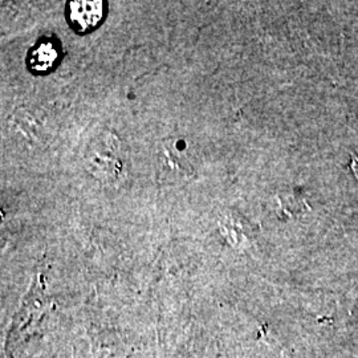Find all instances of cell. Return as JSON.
<instances>
[{
	"instance_id": "7a4b0ae2",
	"label": "cell",
	"mask_w": 358,
	"mask_h": 358,
	"mask_svg": "<svg viewBox=\"0 0 358 358\" xmlns=\"http://www.w3.org/2000/svg\"><path fill=\"white\" fill-rule=\"evenodd\" d=\"M59 52L51 41H40L28 56V66L36 73H45L51 71L57 63Z\"/></svg>"
},
{
	"instance_id": "3957f363",
	"label": "cell",
	"mask_w": 358,
	"mask_h": 358,
	"mask_svg": "<svg viewBox=\"0 0 358 358\" xmlns=\"http://www.w3.org/2000/svg\"><path fill=\"white\" fill-rule=\"evenodd\" d=\"M353 169H355V171H356V176L358 177V157L357 158H355V159H353Z\"/></svg>"
},
{
	"instance_id": "6da1fadb",
	"label": "cell",
	"mask_w": 358,
	"mask_h": 358,
	"mask_svg": "<svg viewBox=\"0 0 358 358\" xmlns=\"http://www.w3.org/2000/svg\"><path fill=\"white\" fill-rule=\"evenodd\" d=\"M103 1L76 0L66 4V19L77 34H87L103 20Z\"/></svg>"
}]
</instances>
